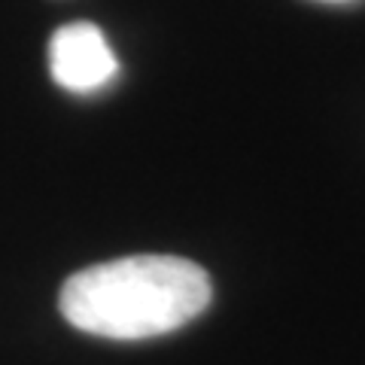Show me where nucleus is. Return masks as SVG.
Instances as JSON below:
<instances>
[{
    "mask_svg": "<svg viewBox=\"0 0 365 365\" xmlns=\"http://www.w3.org/2000/svg\"><path fill=\"white\" fill-rule=\"evenodd\" d=\"M210 274L182 256H125L76 271L61 287V314L73 329L110 341L177 332L207 311Z\"/></svg>",
    "mask_w": 365,
    "mask_h": 365,
    "instance_id": "nucleus-1",
    "label": "nucleus"
},
{
    "mask_svg": "<svg viewBox=\"0 0 365 365\" xmlns=\"http://www.w3.org/2000/svg\"><path fill=\"white\" fill-rule=\"evenodd\" d=\"M49 71L61 88L88 95L113 83V76L119 73V61L98 25L73 21L52 34Z\"/></svg>",
    "mask_w": 365,
    "mask_h": 365,
    "instance_id": "nucleus-2",
    "label": "nucleus"
},
{
    "mask_svg": "<svg viewBox=\"0 0 365 365\" xmlns=\"http://www.w3.org/2000/svg\"><path fill=\"white\" fill-rule=\"evenodd\" d=\"M326 4H344V0H326Z\"/></svg>",
    "mask_w": 365,
    "mask_h": 365,
    "instance_id": "nucleus-3",
    "label": "nucleus"
}]
</instances>
